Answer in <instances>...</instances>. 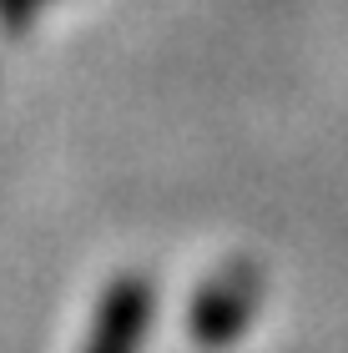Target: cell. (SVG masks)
Returning <instances> with one entry per match:
<instances>
[]
</instances>
